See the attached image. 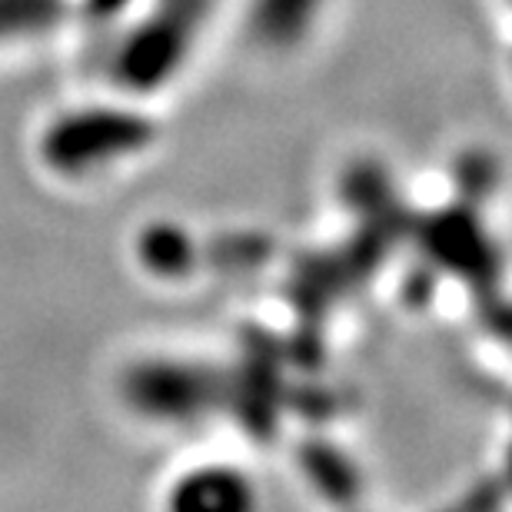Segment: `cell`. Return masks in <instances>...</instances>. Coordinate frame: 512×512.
<instances>
[]
</instances>
